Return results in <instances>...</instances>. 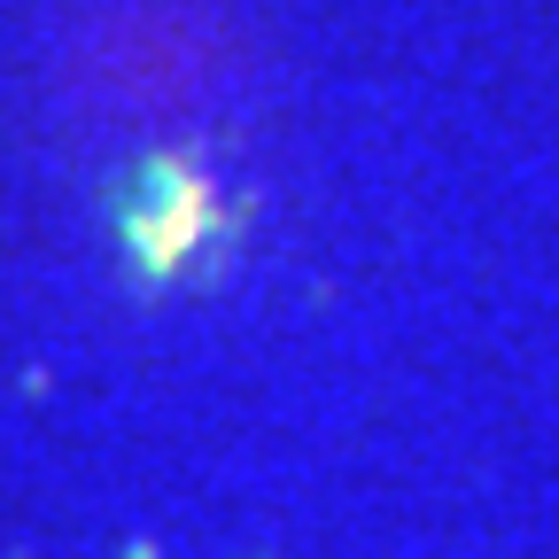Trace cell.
I'll return each mask as SVG.
<instances>
[{
	"instance_id": "1",
	"label": "cell",
	"mask_w": 559,
	"mask_h": 559,
	"mask_svg": "<svg viewBox=\"0 0 559 559\" xmlns=\"http://www.w3.org/2000/svg\"><path fill=\"white\" fill-rule=\"evenodd\" d=\"M109 226L140 288H171V280H202L226 257L234 210L194 156H140L109 194Z\"/></svg>"
}]
</instances>
